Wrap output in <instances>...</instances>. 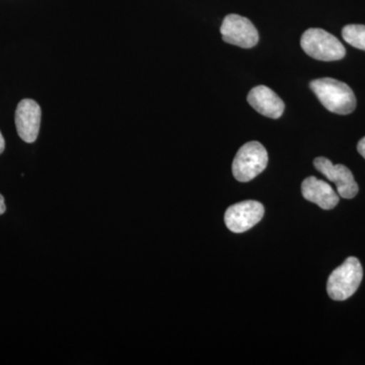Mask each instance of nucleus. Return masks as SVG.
I'll use <instances>...</instances> for the list:
<instances>
[{
  "label": "nucleus",
  "mask_w": 365,
  "mask_h": 365,
  "mask_svg": "<svg viewBox=\"0 0 365 365\" xmlns=\"http://www.w3.org/2000/svg\"><path fill=\"white\" fill-rule=\"evenodd\" d=\"M309 88L322 105L335 114H350L356 108V98L351 88L337 79H314L309 83Z\"/></svg>",
  "instance_id": "1"
},
{
  "label": "nucleus",
  "mask_w": 365,
  "mask_h": 365,
  "mask_svg": "<svg viewBox=\"0 0 365 365\" xmlns=\"http://www.w3.org/2000/svg\"><path fill=\"white\" fill-rule=\"evenodd\" d=\"M362 278L364 269L359 259L349 257L331 273L327 283L329 297L337 302L349 299L359 289Z\"/></svg>",
  "instance_id": "2"
},
{
  "label": "nucleus",
  "mask_w": 365,
  "mask_h": 365,
  "mask_svg": "<svg viewBox=\"0 0 365 365\" xmlns=\"http://www.w3.org/2000/svg\"><path fill=\"white\" fill-rule=\"evenodd\" d=\"M302 49L312 58L336 61L345 56L344 46L332 34L322 29H309L300 39Z\"/></svg>",
  "instance_id": "3"
},
{
  "label": "nucleus",
  "mask_w": 365,
  "mask_h": 365,
  "mask_svg": "<svg viewBox=\"0 0 365 365\" xmlns=\"http://www.w3.org/2000/svg\"><path fill=\"white\" fill-rule=\"evenodd\" d=\"M268 165V153L258 141L242 145L232 163V174L235 180L246 182L260 175Z\"/></svg>",
  "instance_id": "4"
},
{
  "label": "nucleus",
  "mask_w": 365,
  "mask_h": 365,
  "mask_svg": "<svg viewBox=\"0 0 365 365\" xmlns=\"http://www.w3.org/2000/svg\"><path fill=\"white\" fill-rule=\"evenodd\" d=\"M220 32L225 42L245 49L254 47L259 41L258 31L253 24L239 14L225 16Z\"/></svg>",
  "instance_id": "5"
},
{
  "label": "nucleus",
  "mask_w": 365,
  "mask_h": 365,
  "mask_svg": "<svg viewBox=\"0 0 365 365\" xmlns=\"http://www.w3.org/2000/svg\"><path fill=\"white\" fill-rule=\"evenodd\" d=\"M265 209L258 201L247 200L227 208L225 225L230 232L241 234L255 227L263 218Z\"/></svg>",
  "instance_id": "6"
},
{
  "label": "nucleus",
  "mask_w": 365,
  "mask_h": 365,
  "mask_svg": "<svg viewBox=\"0 0 365 365\" xmlns=\"http://www.w3.org/2000/svg\"><path fill=\"white\" fill-rule=\"evenodd\" d=\"M314 168L329 180L335 182L338 195L344 199H352L359 193V185L353 177L351 170L343 165H333L326 158H317Z\"/></svg>",
  "instance_id": "7"
},
{
  "label": "nucleus",
  "mask_w": 365,
  "mask_h": 365,
  "mask_svg": "<svg viewBox=\"0 0 365 365\" xmlns=\"http://www.w3.org/2000/svg\"><path fill=\"white\" fill-rule=\"evenodd\" d=\"M41 115L40 106L31 98H25L18 105L16 111V130L25 143H35L39 135Z\"/></svg>",
  "instance_id": "8"
},
{
  "label": "nucleus",
  "mask_w": 365,
  "mask_h": 365,
  "mask_svg": "<svg viewBox=\"0 0 365 365\" xmlns=\"http://www.w3.org/2000/svg\"><path fill=\"white\" fill-rule=\"evenodd\" d=\"M249 104L263 116L278 119L284 112V103L271 88L259 86L250 91Z\"/></svg>",
  "instance_id": "9"
},
{
  "label": "nucleus",
  "mask_w": 365,
  "mask_h": 365,
  "mask_svg": "<svg viewBox=\"0 0 365 365\" xmlns=\"http://www.w3.org/2000/svg\"><path fill=\"white\" fill-rule=\"evenodd\" d=\"M302 193L304 199L316 203L322 209L330 210L339 203V195L334 191L332 187L316 177H309L302 182Z\"/></svg>",
  "instance_id": "10"
},
{
  "label": "nucleus",
  "mask_w": 365,
  "mask_h": 365,
  "mask_svg": "<svg viewBox=\"0 0 365 365\" xmlns=\"http://www.w3.org/2000/svg\"><path fill=\"white\" fill-rule=\"evenodd\" d=\"M343 39L357 48V49L365 51V26L364 25H348L342 30Z\"/></svg>",
  "instance_id": "11"
},
{
  "label": "nucleus",
  "mask_w": 365,
  "mask_h": 365,
  "mask_svg": "<svg viewBox=\"0 0 365 365\" xmlns=\"http://www.w3.org/2000/svg\"><path fill=\"white\" fill-rule=\"evenodd\" d=\"M357 150L365 158V137L359 141V145H357Z\"/></svg>",
  "instance_id": "12"
},
{
  "label": "nucleus",
  "mask_w": 365,
  "mask_h": 365,
  "mask_svg": "<svg viewBox=\"0 0 365 365\" xmlns=\"http://www.w3.org/2000/svg\"><path fill=\"white\" fill-rule=\"evenodd\" d=\"M6 203H4V196L0 194V215H4V213L6 212Z\"/></svg>",
  "instance_id": "13"
},
{
  "label": "nucleus",
  "mask_w": 365,
  "mask_h": 365,
  "mask_svg": "<svg viewBox=\"0 0 365 365\" xmlns=\"http://www.w3.org/2000/svg\"><path fill=\"white\" fill-rule=\"evenodd\" d=\"M4 148H6V141H4V136H2L1 132H0V155L4 153Z\"/></svg>",
  "instance_id": "14"
}]
</instances>
